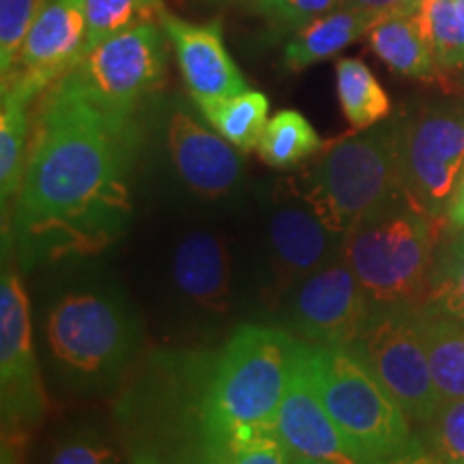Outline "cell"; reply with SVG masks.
<instances>
[{
	"label": "cell",
	"mask_w": 464,
	"mask_h": 464,
	"mask_svg": "<svg viewBox=\"0 0 464 464\" xmlns=\"http://www.w3.org/2000/svg\"><path fill=\"white\" fill-rule=\"evenodd\" d=\"M138 144L133 116L108 112L67 78L50 86L3 230L24 269L97 256L125 235Z\"/></svg>",
	"instance_id": "obj_1"
},
{
	"label": "cell",
	"mask_w": 464,
	"mask_h": 464,
	"mask_svg": "<svg viewBox=\"0 0 464 464\" xmlns=\"http://www.w3.org/2000/svg\"><path fill=\"white\" fill-rule=\"evenodd\" d=\"M142 324L114 284L95 277L69 282L42 314V342L58 381L80 393L112 387L131 363Z\"/></svg>",
	"instance_id": "obj_2"
},
{
	"label": "cell",
	"mask_w": 464,
	"mask_h": 464,
	"mask_svg": "<svg viewBox=\"0 0 464 464\" xmlns=\"http://www.w3.org/2000/svg\"><path fill=\"white\" fill-rule=\"evenodd\" d=\"M305 342L286 329L241 324L207 372L202 392L205 421L216 437L247 439L276 432Z\"/></svg>",
	"instance_id": "obj_3"
},
{
	"label": "cell",
	"mask_w": 464,
	"mask_h": 464,
	"mask_svg": "<svg viewBox=\"0 0 464 464\" xmlns=\"http://www.w3.org/2000/svg\"><path fill=\"white\" fill-rule=\"evenodd\" d=\"M301 189L340 235L404 200L398 168V125H374L340 138L301 179Z\"/></svg>",
	"instance_id": "obj_4"
},
{
	"label": "cell",
	"mask_w": 464,
	"mask_h": 464,
	"mask_svg": "<svg viewBox=\"0 0 464 464\" xmlns=\"http://www.w3.org/2000/svg\"><path fill=\"white\" fill-rule=\"evenodd\" d=\"M437 226L400 200L346 232L342 256L370 305H423L437 256Z\"/></svg>",
	"instance_id": "obj_5"
},
{
	"label": "cell",
	"mask_w": 464,
	"mask_h": 464,
	"mask_svg": "<svg viewBox=\"0 0 464 464\" xmlns=\"http://www.w3.org/2000/svg\"><path fill=\"white\" fill-rule=\"evenodd\" d=\"M312 370L324 409L359 462L387 464L423 450L398 400L348 348L312 346Z\"/></svg>",
	"instance_id": "obj_6"
},
{
	"label": "cell",
	"mask_w": 464,
	"mask_h": 464,
	"mask_svg": "<svg viewBox=\"0 0 464 464\" xmlns=\"http://www.w3.org/2000/svg\"><path fill=\"white\" fill-rule=\"evenodd\" d=\"M348 351L398 400L411 421L426 423L440 400L421 332V305L372 307Z\"/></svg>",
	"instance_id": "obj_7"
},
{
	"label": "cell",
	"mask_w": 464,
	"mask_h": 464,
	"mask_svg": "<svg viewBox=\"0 0 464 464\" xmlns=\"http://www.w3.org/2000/svg\"><path fill=\"white\" fill-rule=\"evenodd\" d=\"M396 125L404 200L445 222L464 170V108H423Z\"/></svg>",
	"instance_id": "obj_8"
},
{
	"label": "cell",
	"mask_w": 464,
	"mask_h": 464,
	"mask_svg": "<svg viewBox=\"0 0 464 464\" xmlns=\"http://www.w3.org/2000/svg\"><path fill=\"white\" fill-rule=\"evenodd\" d=\"M164 69V37L149 22L84 50L63 78L108 112L133 116L138 103L160 84Z\"/></svg>",
	"instance_id": "obj_9"
},
{
	"label": "cell",
	"mask_w": 464,
	"mask_h": 464,
	"mask_svg": "<svg viewBox=\"0 0 464 464\" xmlns=\"http://www.w3.org/2000/svg\"><path fill=\"white\" fill-rule=\"evenodd\" d=\"M263 247L271 295L286 299L307 276L340 256L344 235L329 228L304 189L288 181L266 211Z\"/></svg>",
	"instance_id": "obj_10"
},
{
	"label": "cell",
	"mask_w": 464,
	"mask_h": 464,
	"mask_svg": "<svg viewBox=\"0 0 464 464\" xmlns=\"http://www.w3.org/2000/svg\"><path fill=\"white\" fill-rule=\"evenodd\" d=\"M0 400L5 434L31 430L45 415L31 301L15 265L7 258L0 280Z\"/></svg>",
	"instance_id": "obj_11"
},
{
	"label": "cell",
	"mask_w": 464,
	"mask_h": 464,
	"mask_svg": "<svg viewBox=\"0 0 464 464\" xmlns=\"http://www.w3.org/2000/svg\"><path fill=\"white\" fill-rule=\"evenodd\" d=\"M168 290L183 314L218 324L235 316L239 282L230 237L216 226H194L181 232L168 260Z\"/></svg>",
	"instance_id": "obj_12"
},
{
	"label": "cell",
	"mask_w": 464,
	"mask_h": 464,
	"mask_svg": "<svg viewBox=\"0 0 464 464\" xmlns=\"http://www.w3.org/2000/svg\"><path fill=\"white\" fill-rule=\"evenodd\" d=\"M284 304L286 332L323 348L351 346L372 314V305L342 254L297 284Z\"/></svg>",
	"instance_id": "obj_13"
},
{
	"label": "cell",
	"mask_w": 464,
	"mask_h": 464,
	"mask_svg": "<svg viewBox=\"0 0 464 464\" xmlns=\"http://www.w3.org/2000/svg\"><path fill=\"white\" fill-rule=\"evenodd\" d=\"M86 45V0H48L34 17L15 72L3 89L37 97L72 69Z\"/></svg>",
	"instance_id": "obj_14"
},
{
	"label": "cell",
	"mask_w": 464,
	"mask_h": 464,
	"mask_svg": "<svg viewBox=\"0 0 464 464\" xmlns=\"http://www.w3.org/2000/svg\"><path fill=\"white\" fill-rule=\"evenodd\" d=\"M166 147L179 181L198 200L219 202L239 189L241 150L185 110H174L168 116Z\"/></svg>",
	"instance_id": "obj_15"
},
{
	"label": "cell",
	"mask_w": 464,
	"mask_h": 464,
	"mask_svg": "<svg viewBox=\"0 0 464 464\" xmlns=\"http://www.w3.org/2000/svg\"><path fill=\"white\" fill-rule=\"evenodd\" d=\"M276 434L295 456L323 464H362L324 409L312 370L310 344H305L301 353L293 381L277 411Z\"/></svg>",
	"instance_id": "obj_16"
},
{
	"label": "cell",
	"mask_w": 464,
	"mask_h": 464,
	"mask_svg": "<svg viewBox=\"0 0 464 464\" xmlns=\"http://www.w3.org/2000/svg\"><path fill=\"white\" fill-rule=\"evenodd\" d=\"M160 22L170 37L185 86L200 112L247 91L246 78L226 50L219 22L189 24L168 11Z\"/></svg>",
	"instance_id": "obj_17"
},
{
	"label": "cell",
	"mask_w": 464,
	"mask_h": 464,
	"mask_svg": "<svg viewBox=\"0 0 464 464\" xmlns=\"http://www.w3.org/2000/svg\"><path fill=\"white\" fill-rule=\"evenodd\" d=\"M372 24V17L362 11L346 7L329 11L293 33V39L284 50V65L288 72H301L314 63L327 61L368 34Z\"/></svg>",
	"instance_id": "obj_18"
},
{
	"label": "cell",
	"mask_w": 464,
	"mask_h": 464,
	"mask_svg": "<svg viewBox=\"0 0 464 464\" xmlns=\"http://www.w3.org/2000/svg\"><path fill=\"white\" fill-rule=\"evenodd\" d=\"M370 48L392 72L415 80H434L439 65L415 14L387 15L368 31Z\"/></svg>",
	"instance_id": "obj_19"
},
{
	"label": "cell",
	"mask_w": 464,
	"mask_h": 464,
	"mask_svg": "<svg viewBox=\"0 0 464 464\" xmlns=\"http://www.w3.org/2000/svg\"><path fill=\"white\" fill-rule=\"evenodd\" d=\"M34 97L20 89H3L0 106V200L3 213L20 194L28 161V133H31V108Z\"/></svg>",
	"instance_id": "obj_20"
},
{
	"label": "cell",
	"mask_w": 464,
	"mask_h": 464,
	"mask_svg": "<svg viewBox=\"0 0 464 464\" xmlns=\"http://www.w3.org/2000/svg\"><path fill=\"white\" fill-rule=\"evenodd\" d=\"M421 332L439 400L464 398V323L421 307Z\"/></svg>",
	"instance_id": "obj_21"
},
{
	"label": "cell",
	"mask_w": 464,
	"mask_h": 464,
	"mask_svg": "<svg viewBox=\"0 0 464 464\" xmlns=\"http://www.w3.org/2000/svg\"><path fill=\"white\" fill-rule=\"evenodd\" d=\"M335 82L342 112L355 131L370 130L390 116V95L362 58H342L335 67Z\"/></svg>",
	"instance_id": "obj_22"
},
{
	"label": "cell",
	"mask_w": 464,
	"mask_h": 464,
	"mask_svg": "<svg viewBox=\"0 0 464 464\" xmlns=\"http://www.w3.org/2000/svg\"><path fill=\"white\" fill-rule=\"evenodd\" d=\"M323 149L324 142L310 121L295 110H282L274 119H269L256 147L258 158L277 170L304 164Z\"/></svg>",
	"instance_id": "obj_23"
},
{
	"label": "cell",
	"mask_w": 464,
	"mask_h": 464,
	"mask_svg": "<svg viewBox=\"0 0 464 464\" xmlns=\"http://www.w3.org/2000/svg\"><path fill=\"white\" fill-rule=\"evenodd\" d=\"M205 119L219 136L226 138L241 153L258 147L266 123H269V100L258 91H243L230 100L207 108Z\"/></svg>",
	"instance_id": "obj_24"
},
{
	"label": "cell",
	"mask_w": 464,
	"mask_h": 464,
	"mask_svg": "<svg viewBox=\"0 0 464 464\" xmlns=\"http://www.w3.org/2000/svg\"><path fill=\"white\" fill-rule=\"evenodd\" d=\"M421 307L464 323V232H450V239L434 256Z\"/></svg>",
	"instance_id": "obj_25"
},
{
	"label": "cell",
	"mask_w": 464,
	"mask_h": 464,
	"mask_svg": "<svg viewBox=\"0 0 464 464\" xmlns=\"http://www.w3.org/2000/svg\"><path fill=\"white\" fill-rule=\"evenodd\" d=\"M415 15L439 69L464 67V22L456 0H420Z\"/></svg>",
	"instance_id": "obj_26"
},
{
	"label": "cell",
	"mask_w": 464,
	"mask_h": 464,
	"mask_svg": "<svg viewBox=\"0 0 464 464\" xmlns=\"http://www.w3.org/2000/svg\"><path fill=\"white\" fill-rule=\"evenodd\" d=\"M164 11L161 0H86L84 50L114 34L161 20Z\"/></svg>",
	"instance_id": "obj_27"
},
{
	"label": "cell",
	"mask_w": 464,
	"mask_h": 464,
	"mask_svg": "<svg viewBox=\"0 0 464 464\" xmlns=\"http://www.w3.org/2000/svg\"><path fill=\"white\" fill-rule=\"evenodd\" d=\"M423 448L440 464H464V398L440 402L423 423Z\"/></svg>",
	"instance_id": "obj_28"
},
{
	"label": "cell",
	"mask_w": 464,
	"mask_h": 464,
	"mask_svg": "<svg viewBox=\"0 0 464 464\" xmlns=\"http://www.w3.org/2000/svg\"><path fill=\"white\" fill-rule=\"evenodd\" d=\"M196 464H290V451L276 432L216 440Z\"/></svg>",
	"instance_id": "obj_29"
},
{
	"label": "cell",
	"mask_w": 464,
	"mask_h": 464,
	"mask_svg": "<svg viewBox=\"0 0 464 464\" xmlns=\"http://www.w3.org/2000/svg\"><path fill=\"white\" fill-rule=\"evenodd\" d=\"M48 0H0V72L7 80L15 72L22 45L34 17Z\"/></svg>",
	"instance_id": "obj_30"
},
{
	"label": "cell",
	"mask_w": 464,
	"mask_h": 464,
	"mask_svg": "<svg viewBox=\"0 0 464 464\" xmlns=\"http://www.w3.org/2000/svg\"><path fill=\"white\" fill-rule=\"evenodd\" d=\"M48 464H127L112 439L95 428H73L56 439Z\"/></svg>",
	"instance_id": "obj_31"
},
{
	"label": "cell",
	"mask_w": 464,
	"mask_h": 464,
	"mask_svg": "<svg viewBox=\"0 0 464 464\" xmlns=\"http://www.w3.org/2000/svg\"><path fill=\"white\" fill-rule=\"evenodd\" d=\"M243 5L265 17L276 31L297 33L307 22L340 9L342 0H243Z\"/></svg>",
	"instance_id": "obj_32"
},
{
	"label": "cell",
	"mask_w": 464,
	"mask_h": 464,
	"mask_svg": "<svg viewBox=\"0 0 464 464\" xmlns=\"http://www.w3.org/2000/svg\"><path fill=\"white\" fill-rule=\"evenodd\" d=\"M420 0H342V7L362 11L374 22L396 14H415Z\"/></svg>",
	"instance_id": "obj_33"
},
{
	"label": "cell",
	"mask_w": 464,
	"mask_h": 464,
	"mask_svg": "<svg viewBox=\"0 0 464 464\" xmlns=\"http://www.w3.org/2000/svg\"><path fill=\"white\" fill-rule=\"evenodd\" d=\"M445 224H448L450 232H464V170L460 174V181L456 185L454 196H451Z\"/></svg>",
	"instance_id": "obj_34"
},
{
	"label": "cell",
	"mask_w": 464,
	"mask_h": 464,
	"mask_svg": "<svg viewBox=\"0 0 464 464\" xmlns=\"http://www.w3.org/2000/svg\"><path fill=\"white\" fill-rule=\"evenodd\" d=\"M387 464H440L437 458L430 456L426 451V448L420 450V451H413V454H406L402 458H398V460H392Z\"/></svg>",
	"instance_id": "obj_35"
},
{
	"label": "cell",
	"mask_w": 464,
	"mask_h": 464,
	"mask_svg": "<svg viewBox=\"0 0 464 464\" xmlns=\"http://www.w3.org/2000/svg\"><path fill=\"white\" fill-rule=\"evenodd\" d=\"M0 464H17L14 451L7 448V443L3 445V460H0Z\"/></svg>",
	"instance_id": "obj_36"
},
{
	"label": "cell",
	"mask_w": 464,
	"mask_h": 464,
	"mask_svg": "<svg viewBox=\"0 0 464 464\" xmlns=\"http://www.w3.org/2000/svg\"><path fill=\"white\" fill-rule=\"evenodd\" d=\"M290 464H323V462H316V460H310V458L290 454Z\"/></svg>",
	"instance_id": "obj_37"
},
{
	"label": "cell",
	"mask_w": 464,
	"mask_h": 464,
	"mask_svg": "<svg viewBox=\"0 0 464 464\" xmlns=\"http://www.w3.org/2000/svg\"><path fill=\"white\" fill-rule=\"evenodd\" d=\"M456 5H458V11H460V15H462V22H464V0H456Z\"/></svg>",
	"instance_id": "obj_38"
},
{
	"label": "cell",
	"mask_w": 464,
	"mask_h": 464,
	"mask_svg": "<svg viewBox=\"0 0 464 464\" xmlns=\"http://www.w3.org/2000/svg\"><path fill=\"white\" fill-rule=\"evenodd\" d=\"M226 3H241L243 5V0H226Z\"/></svg>",
	"instance_id": "obj_39"
}]
</instances>
